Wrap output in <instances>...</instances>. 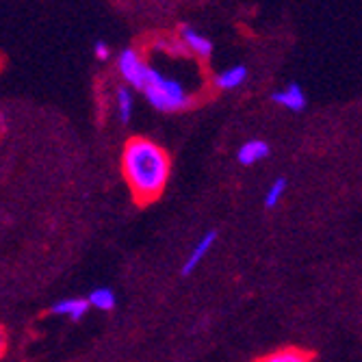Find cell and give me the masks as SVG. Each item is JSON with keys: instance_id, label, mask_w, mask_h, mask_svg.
<instances>
[{"instance_id": "obj_11", "label": "cell", "mask_w": 362, "mask_h": 362, "mask_svg": "<svg viewBox=\"0 0 362 362\" xmlns=\"http://www.w3.org/2000/svg\"><path fill=\"white\" fill-rule=\"evenodd\" d=\"M87 300H89L91 308L103 310V313L113 310V308H115V304H117L115 291H113V288H109V286H95V288L87 295Z\"/></svg>"}, {"instance_id": "obj_10", "label": "cell", "mask_w": 362, "mask_h": 362, "mask_svg": "<svg viewBox=\"0 0 362 362\" xmlns=\"http://www.w3.org/2000/svg\"><path fill=\"white\" fill-rule=\"evenodd\" d=\"M313 354L302 347H280L254 362H313Z\"/></svg>"}, {"instance_id": "obj_6", "label": "cell", "mask_w": 362, "mask_h": 362, "mask_svg": "<svg viewBox=\"0 0 362 362\" xmlns=\"http://www.w3.org/2000/svg\"><path fill=\"white\" fill-rule=\"evenodd\" d=\"M89 308H91V304L87 298H65L50 306V315L65 317L70 321H81L89 313Z\"/></svg>"}, {"instance_id": "obj_14", "label": "cell", "mask_w": 362, "mask_h": 362, "mask_svg": "<svg viewBox=\"0 0 362 362\" xmlns=\"http://www.w3.org/2000/svg\"><path fill=\"white\" fill-rule=\"evenodd\" d=\"M93 54H95V59L107 61V59L111 57V48H109V44H107V42H103V40H98V42L93 44Z\"/></svg>"}, {"instance_id": "obj_1", "label": "cell", "mask_w": 362, "mask_h": 362, "mask_svg": "<svg viewBox=\"0 0 362 362\" xmlns=\"http://www.w3.org/2000/svg\"><path fill=\"white\" fill-rule=\"evenodd\" d=\"M122 174L133 191L137 204H152L165 191L172 160L158 144L146 137H135L124 146Z\"/></svg>"}, {"instance_id": "obj_15", "label": "cell", "mask_w": 362, "mask_h": 362, "mask_svg": "<svg viewBox=\"0 0 362 362\" xmlns=\"http://www.w3.org/2000/svg\"><path fill=\"white\" fill-rule=\"evenodd\" d=\"M7 347H9V339H7L5 327L0 325V358H3V356L7 354Z\"/></svg>"}, {"instance_id": "obj_9", "label": "cell", "mask_w": 362, "mask_h": 362, "mask_svg": "<svg viewBox=\"0 0 362 362\" xmlns=\"http://www.w3.org/2000/svg\"><path fill=\"white\" fill-rule=\"evenodd\" d=\"M245 81H247V68L243 63H237V65H230V68L221 70L215 76V87L223 89V91H230V89L241 87Z\"/></svg>"}, {"instance_id": "obj_8", "label": "cell", "mask_w": 362, "mask_h": 362, "mask_svg": "<svg viewBox=\"0 0 362 362\" xmlns=\"http://www.w3.org/2000/svg\"><path fill=\"white\" fill-rule=\"evenodd\" d=\"M269 144L265 139H250L245 141L239 152H237V160L241 163V165L250 168V165H256V163L265 160L269 156Z\"/></svg>"}, {"instance_id": "obj_2", "label": "cell", "mask_w": 362, "mask_h": 362, "mask_svg": "<svg viewBox=\"0 0 362 362\" xmlns=\"http://www.w3.org/2000/svg\"><path fill=\"white\" fill-rule=\"evenodd\" d=\"M144 95L148 105L160 113H174L191 107V95L187 93L185 85L178 78L163 76L156 68H152L148 85L144 87Z\"/></svg>"}, {"instance_id": "obj_5", "label": "cell", "mask_w": 362, "mask_h": 362, "mask_svg": "<svg viewBox=\"0 0 362 362\" xmlns=\"http://www.w3.org/2000/svg\"><path fill=\"white\" fill-rule=\"evenodd\" d=\"M215 243H217V233H215V230H209V233H204V235L200 237V241H197V243L193 245V250L189 252V256H187V260H185V265H182L180 274H182L185 278L191 276L197 267H200V262L209 256V252L213 250Z\"/></svg>"}, {"instance_id": "obj_3", "label": "cell", "mask_w": 362, "mask_h": 362, "mask_svg": "<svg viewBox=\"0 0 362 362\" xmlns=\"http://www.w3.org/2000/svg\"><path fill=\"white\" fill-rule=\"evenodd\" d=\"M117 72L128 87H135V89L144 91V87L148 85V78L152 74V65L146 63L135 48H124L117 54Z\"/></svg>"}, {"instance_id": "obj_7", "label": "cell", "mask_w": 362, "mask_h": 362, "mask_svg": "<svg viewBox=\"0 0 362 362\" xmlns=\"http://www.w3.org/2000/svg\"><path fill=\"white\" fill-rule=\"evenodd\" d=\"M180 42L191 50L195 52L197 57H211L213 54V42L204 35V33L195 30L193 26H182L180 28Z\"/></svg>"}, {"instance_id": "obj_13", "label": "cell", "mask_w": 362, "mask_h": 362, "mask_svg": "<svg viewBox=\"0 0 362 362\" xmlns=\"http://www.w3.org/2000/svg\"><path fill=\"white\" fill-rule=\"evenodd\" d=\"M286 187H288L286 178H276V180L267 187L265 197H262V204H265V209H276V206L282 202V197H284V193H286Z\"/></svg>"}, {"instance_id": "obj_4", "label": "cell", "mask_w": 362, "mask_h": 362, "mask_svg": "<svg viewBox=\"0 0 362 362\" xmlns=\"http://www.w3.org/2000/svg\"><path fill=\"white\" fill-rule=\"evenodd\" d=\"M272 100L278 107H282L286 111H293V113H300V111H304L308 107V98H306L304 89L298 83H288L282 89L274 91L272 93Z\"/></svg>"}, {"instance_id": "obj_12", "label": "cell", "mask_w": 362, "mask_h": 362, "mask_svg": "<svg viewBox=\"0 0 362 362\" xmlns=\"http://www.w3.org/2000/svg\"><path fill=\"white\" fill-rule=\"evenodd\" d=\"M115 109H117V117L122 124H128L133 119V111H135V98L130 87H117L115 91Z\"/></svg>"}]
</instances>
